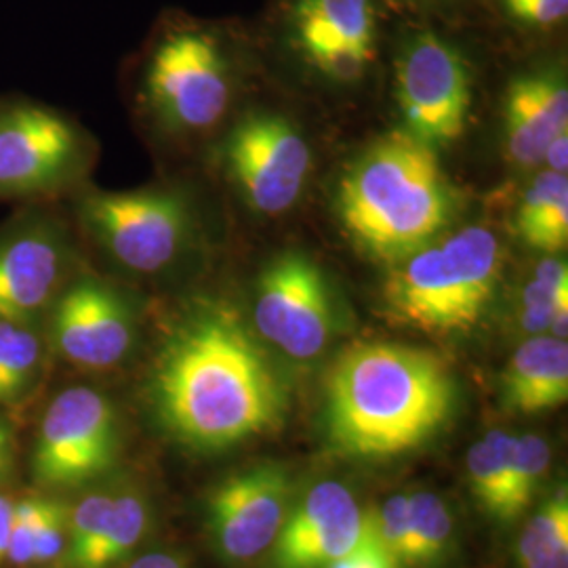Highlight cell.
I'll return each mask as SVG.
<instances>
[{
    "label": "cell",
    "mask_w": 568,
    "mask_h": 568,
    "mask_svg": "<svg viewBox=\"0 0 568 568\" xmlns=\"http://www.w3.org/2000/svg\"><path fill=\"white\" fill-rule=\"evenodd\" d=\"M163 426L215 453L283 424L286 389L264 347L227 304L194 305L164 339L152 371Z\"/></svg>",
    "instance_id": "1"
},
{
    "label": "cell",
    "mask_w": 568,
    "mask_h": 568,
    "mask_svg": "<svg viewBox=\"0 0 568 568\" xmlns=\"http://www.w3.org/2000/svg\"><path fill=\"white\" fill-rule=\"evenodd\" d=\"M455 403V377L438 354L361 342L349 345L326 375V438L345 457H398L424 447L447 426Z\"/></svg>",
    "instance_id": "2"
},
{
    "label": "cell",
    "mask_w": 568,
    "mask_h": 568,
    "mask_svg": "<svg viewBox=\"0 0 568 568\" xmlns=\"http://www.w3.org/2000/svg\"><path fill=\"white\" fill-rule=\"evenodd\" d=\"M337 209L352 241L368 257L394 265L445 232L453 192L436 150L394 131L345 173Z\"/></svg>",
    "instance_id": "3"
},
{
    "label": "cell",
    "mask_w": 568,
    "mask_h": 568,
    "mask_svg": "<svg viewBox=\"0 0 568 568\" xmlns=\"http://www.w3.org/2000/svg\"><path fill=\"white\" fill-rule=\"evenodd\" d=\"M499 274L497 236L483 225H467L392 265L384 302L400 325L429 335H459L483 321Z\"/></svg>",
    "instance_id": "4"
},
{
    "label": "cell",
    "mask_w": 568,
    "mask_h": 568,
    "mask_svg": "<svg viewBox=\"0 0 568 568\" xmlns=\"http://www.w3.org/2000/svg\"><path fill=\"white\" fill-rule=\"evenodd\" d=\"M209 21L171 16L159 26L143 61V89L154 112L178 131H204L227 110L236 44Z\"/></svg>",
    "instance_id": "5"
},
{
    "label": "cell",
    "mask_w": 568,
    "mask_h": 568,
    "mask_svg": "<svg viewBox=\"0 0 568 568\" xmlns=\"http://www.w3.org/2000/svg\"><path fill=\"white\" fill-rule=\"evenodd\" d=\"M394 87L405 131L440 145L466 133L471 58L466 44L434 21H406L394 39Z\"/></svg>",
    "instance_id": "6"
},
{
    "label": "cell",
    "mask_w": 568,
    "mask_h": 568,
    "mask_svg": "<svg viewBox=\"0 0 568 568\" xmlns=\"http://www.w3.org/2000/svg\"><path fill=\"white\" fill-rule=\"evenodd\" d=\"M386 0H276L270 34L307 70L328 81L363 79L382 55Z\"/></svg>",
    "instance_id": "7"
},
{
    "label": "cell",
    "mask_w": 568,
    "mask_h": 568,
    "mask_svg": "<svg viewBox=\"0 0 568 568\" xmlns=\"http://www.w3.org/2000/svg\"><path fill=\"white\" fill-rule=\"evenodd\" d=\"M81 213L119 264L143 274L173 264L190 232V209L173 190L98 192L84 199Z\"/></svg>",
    "instance_id": "8"
},
{
    "label": "cell",
    "mask_w": 568,
    "mask_h": 568,
    "mask_svg": "<svg viewBox=\"0 0 568 568\" xmlns=\"http://www.w3.org/2000/svg\"><path fill=\"white\" fill-rule=\"evenodd\" d=\"M253 321L265 342L286 356H318L335 333L333 295L323 270L304 253L276 257L257 281Z\"/></svg>",
    "instance_id": "9"
},
{
    "label": "cell",
    "mask_w": 568,
    "mask_h": 568,
    "mask_svg": "<svg viewBox=\"0 0 568 568\" xmlns=\"http://www.w3.org/2000/svg\"><path fill=\"white\" fill-rule=\"evenodd\" d=\"M119 429L112 403L91 387L63 389L42 415L34 474L51 487H72L112 466Z\"/></svg>",
    "instance_id": "10"
},
{
    "label": "cell",
    "mask_w": 568,
    "mask_h": 568,
    "mask_svg": "<svg viewBox=\"0 0 568 568\" xmlns=\"http://www.w3.org/2000/svg\"><path fill=\"white\" fill-rule=\"evenodd\" d=\"M225 164L257 213L281 215L300 201L312 150L297 126L276 114H253L225 142Z\"/></svg>",
    "instance_id": "11"
},
{
    "label": "cell",
    "mask_w": 568,
    "mask_h": 568,
    "mask_svg": "<svg viewBox=\"0 0 568 568\" xmlns=\"http://www.w3.org/2000/svg\"><path fill=\"white\" fill-rule=\"evenodd\" d=\"M291 480L274 464L230 476L209 499V527L217 549L232 562H246L276 541L288 516Z\"/></svg>",
    "instance_id": "12"
},
{
    "label": "cell",
    "mask_w": 568,
    "mask_h": 568,
    "mask_svg": "<svg viewBox=\"0 0 568 568\" xmlns=\"http://www.w3.org/2000/svg\"><path fill=\"white\" fill-rule=\"evenodd\" d=\"M72 124L39 105L0 112V194H34L63 182L79 161Z\"/></svg>",
    "instance_id": "13"
},
{
    "label": "cell",
    "mask_w": 568,
    "mask_h": 568,
    "mask_svg": "<svg viewBox=\"0 0 568 568\" xmlns=\"http://www.w3.org/2000/svg\"><path fill=\"white\" fill-rule=\"evenodd\" d=\"M368 516L337 480L312 488L272 544L274 568H325L365 539Z\"/></svg>",
    "instance_id": "14"
},
{
    "label": "cell",
    "mask_w": 568,
    "mask_h": 568,
    "mask_svg": "<svg viewBox=\"0 0 568 568\" xmlns=\"http://www.w3.org/2000/svg\"><path fill=\"white\" fill-rule=\"evenodd\" d=\"M53 337L70 363L108 368L121 363L131 349V312L114 288L98 281H79L55 304Z\"/></svg>",
    "instance_id": "15"
},
{
    "label": "cell",
    "mask_w": 568,
    "mask_h": 568,
    "mask_svg": "<svg viewBox=\"0 0 568 568\" xmlns=\"http://www.w3.org/2000/svg\"><path fill=\"white\" fill-rule=\"evenodd\" d=\"M568 133V89L554 63L516 74L504 105V143L511 163L535 166L551 140Z\"/></svg>",
    "instance_id": "16"
},
{
    "label": "cell",
    "mask_w": 568,
    "mask_h": 568,
    "mask_svg": "<svg viewBox=\"0 0 568 568\" xmlns=\"http://www.w3.org/2000/svg\"><path fill=\"white\" fill-rule=\"evenodd\" d=\"M65 264L51 225H30L0 243V323L26 325L58 291Z\"/></svg>",
    "instance_id": "17"
},
{
    "label": "cell",
    "mask_w": 568,
    "mask_h": 568,
    "mask_svg": "<svg viewBox=\"0 0 568 568\" xmlns=\"http://www.w3.org/2000/svg\"><path fill=\"white\" fill-rule=\"evenodd\" d=\"M568 398L567 339L535 335L520 345L501 377V400L520 415H539Z\"/></svg>",
    "instance_id": "18"
},
{
    "label": "cell",
    "mask_w": 568,
    "mask_h": 568,
    "mask_svg": "<svg viewBox=\"0 0 568 568\" xmlns=\"http://www.w3.org/2000/svg\"><path fill=\"white\" fill-rule=\"evenodd\" d=\"M523 241L541 253H560L568 243L567 175L544 171L530 183L516 213Z\"/></svg>",
    "instance_id": "19"
},
{
    "label": "cell",
    "mask_w": 568,
    "mask_h": 568,
    "mask_svg": "<svg viewBox=\"0 0 568 568\" xmlns=\"http://www.w3.org/2000/svg\"><path fill=\"white\" fill-rule=\"evenodd\" d=\"M520 326L527 333H551L567 339L568 267L565 262L546 260L537 265L520 295Z\"/></svg>",
    "instance_id": "20"
},
{
    "label": "cell",
    "mask_w": 568,
    "mask_h": 568,
    "mask_svg": "<svg viewBox=\"0 0 568 568\" xmlns=\"http://www.w3.org/2000/svg\"><path fill=\"white\" fill-rule=\"evenodd\" d=\"M520 568H568V495L558 488L520 532Z\"/></svg>",
    "instance_id": "21"
},
{
    "label": "cell",
    "mask_w": 568,
    "mask_h": 568,
    "mask_svg": "<svg viewBox=\"0 0 568 568\" xmlns=\"http://www.w3.org/2000/svg\"><path fill=\"white\" fill-rule=\"evenodd\" d=\"M511 445L514 434L490 429L467 450V483L471 495L497 520H501L506 504Z\"/></svg>",
    "instance_id": "22"
},
{
    "label": "cell",
    "mask_w": 568,
    "mask_h": 568,
    "mask_svg": "<svg viewBox=\"0 0 568 568\" xmlns=\"http://www.w3.org/2000/svg\"><path fill=\"white\" fill-rule=\"evenodd\" d=\"M410 537L406 567H429L447 554L453 537V516L447 501L434 493L408 495Z\"/></svg>",
    "instance_id": "23"
},
{
    "label": "cell",
    "mask_w": 568,
    "mask_h": 568,
    "mask_svg": "<svg viewBox=\"0 0 568 568\" xmlns=\"http://www.w3.org/2000/svg\"><path fill=\"white\" fill-rule=\"evenodd\" d=\"M549 462L551 450L546 438L537 434L514 436L501 523H514L532 504L537 488L548 474Z\"/></svg>",
    "instance_id": "24"
},
{
    "label": "cell",
    "mask_w": 568,
    "mask_h": 568,
    "mask_svg": "<svg viewBox=\"0 0 568 568\" xmlns=\"http://www.w3.org/2000/svg\"><path fill=\"white\" fill-rule=\"evenodd\" d=\"M41 361V344L32 331L0 323V403L20 398Z\"/></svg>",
    "instance_id": "25"
},
{
    "label": "cell",
    "mask_w": 568,
    "mask_h": 568,
    "mask_svg": "<svg viewBox=\"0 0 568 568\" xmlns=\"http://www.w3.org/2000/svg\"><path fill=\"white\" fill-rule=\"evenodd\" d=\"M490 16L523 37L558 34L568 18V0H485Z\"/></svg>",
    "instance_id": "26"
},
{
    "label": "cell",
    "mask_w": 568,
    "mask_h": 568,
    "mask_svg": "<svg viewBox=\"0 0 568 568\" xmlns=\"http://www.w3.org/2000/svg\"><path fill=\"white\" fill-rule=\"evenodd\" d=\"M148 525V511L135 495L114 497V508L102 544L89 560L87 568H110L140 544Z\"/></svg>",
    "instance_id": "27"
},
{
    "label": "cell",
    "mask_w": 568,
    "mask_h": 568,
    "mask_svg": "<svg viewBox=\"0 0 568 568\" xmlns=\"http://www.w3.org/2000/svg\"><path fill=\"white\" fill-rule=\"evenodd\" d=\"M112 508H114V497L110 495H89L77 506L68 527L70 567H89L91 556L102 544L103 532L112 516Z\"/></svg>",
    "instance_id": "28"
},
{
    "label": "cell",
    "mask_w": 568,
    "mask_h": 568,
    "mask_svg": "<svg viewBox=\"0 0 568 568\" xmlns=\"http://www.w3.org/2000/svg\"><path fill=\"white\" fill-rule=\"evenodd\" d=\"M18 511L28 520L34 535V562H49L58 558L63 548V508L47 499L20 501Z\"/></svg>",
    "instance_id": "29"
},
{
    "label": "cell",
    "mask_w": 568,
    "mask_h": 568,
    "mask_svg": "<svg viewBox=\"0 0 568 568\" xmlns=\"http://www.w3.org/2000/svg\"><path fill=\"white\" fill-rule=\"evenodd\" d=\"M368 525L379 546L400 565L406 567L408 537H410V509L408 495H394L377 514H368Z\"/></svg>",
    "instance_id": "30"
},
{
    "label": "cell",
    "mask_w": 568,
    "mask_h": 568,
    "mask_svg": "<svg viewBox=\"0 0 568 568\" xmlns=\"http://www.w3.org/2000/svg\"><path fill=\"white\" fill-rule=\"evenodd\" d=\"M368 516V514H366ZM325 568H403L386 549L379 546V541L375 539L371 525L366 530L365 539L352 549L347 551L342 558H337L335 562L326 565Z\"/></svg>",
    "instance_id": "31"
},
{
    "label": "cell",
    "mask_w": 568,
    "mask_h": 568,
    "mask_svg": "<svg viewBox=\"0 0 568 568\" xmlns=\"http://www.w3.org/2000/svg\"><path fill=\"white\" fill-rule=\"evenodd\" d=\"M7 558L16 565H28L34 562V535L28 520L21 516L18 508L13 506V518H11V530H9V548Z\"/></svg>",
    "instance_id": "32"
},
{
    "label": "cell",
    "mask_w": 568,
    "mask_h": 568,
    "mask_svg": "<svg viewBox=\"0 0 568 568\" xmlns=\"http://www.w3.org/2000/svg\"><path fill=\"white\" fill-rule=\"evenodd\" d=\"M469 2L474 0H386L387 7H396L403 9L406 13H415L419 16V20H427V16H455L459 11H464Z\"/></svg>",
    "instance_id": "33"
},
{
    "label": "cell",
    "mask_w": 568,
    "mask_h": 568,
    "mask_svg": "<svg viewBox=\"0 0 568 568\" xmlns=\"http://www.w3.org/2000/svg\"><path fill=\"white\" fill-rule=\"evenodd\" d=\"M544 161L548 163V171L567 175L568 169V135L562 133L556 140L549 142L546 152H544Z\"/></svg>",
    "instance_id": "34"
},
{
    "label": "cell",
    "mask_w": 568,
    "mask_h": 568,
    "mask_svg": "<svg viewBox=\"0 0 568 568\" xmlns=\"http://www.w3.org/2000/svg\"><path fill=\"white\" fill-rule=\"evenodd\" d=\"M129 568H185L182 560L171 556V554H163V551H154L142 556L140 560H135Z\"/></svg>",
    "instance_id": "35"
},
{
    "label": "cell",
    "mask_w": 568,
    "mask_h": 568,
    "mask_svg": "<svg viewBox=\"0 0 568 568\" xmlns=\"http://www.w3.org/2000/svg\"><path fill=\"white\" fill-rule=\"evenodd\" d=\"M11 518H13V504L7 497H0V560L7 558Z\"/></svg>",
    "instance_id": "36"
},
{
    "label": "cell",
    "mask_w": 568,
    "mask_h": 568,
    "mask_svg": "<svg viewBox=\"0 0 568 568\" xmlns=\"http://www.w3.org/2000/svg\"><path fill=\"white\" fill-rule=\"evenodd\" d=\"M9 455H11L9 429L0 424V474L9 466Z\"/></svg>",
    "instance_id": "37"
}]
</instances>
